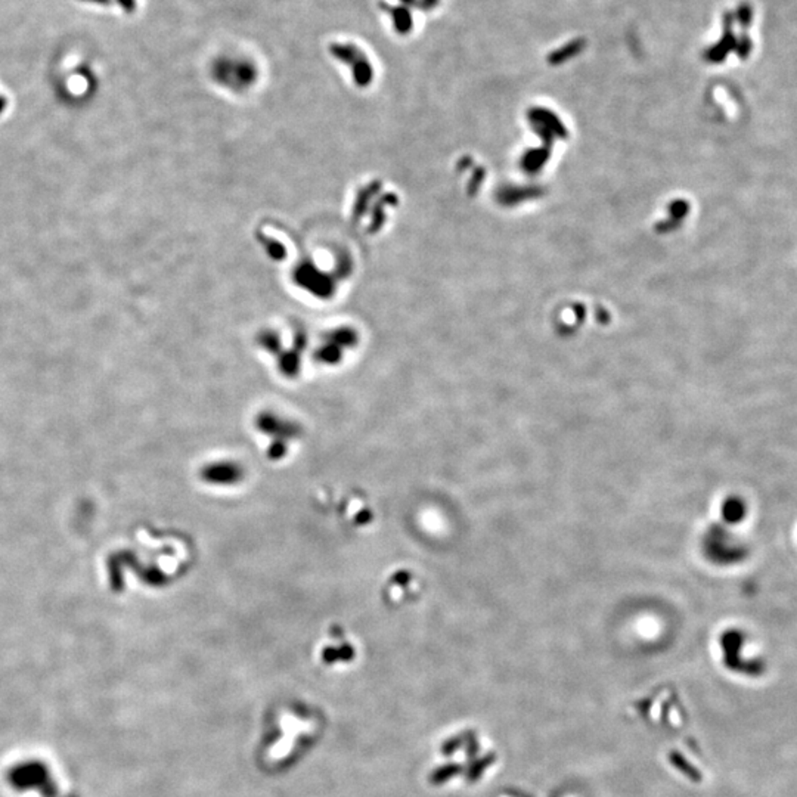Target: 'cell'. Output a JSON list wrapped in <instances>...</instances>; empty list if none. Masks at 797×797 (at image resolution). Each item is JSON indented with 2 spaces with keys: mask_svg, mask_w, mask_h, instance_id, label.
I'll use <instances>...</instances> for the list:
<instances>
[{
  "mask_svg": "<svg viewBox=\"0 0 797 797\" xmlns=\"http://www.w3.org/2000/svg\"><path fill=\"white\" fill-rule=\"evenodd\" d=\"M58 88L71 98H80L81 95L92 92L96 86V74L92 62L80 53H65L57 64Z\"/></svg>",
  "mask_w": 797,
  "mask_h": 797,
  "instance_id": "1",
  "label": "cell"
},
{
  "mask_svg": "<svg viewBox=\"0 0 797 797\" xmlns=\"http://www.w3.org/2000/svg\"><path fill=\"white\" fill-rule=\"evenodd\" d=\"M733 21H734L733 13H730V12L725 13V17H723V29H725V33H723L722 39L719 40V43L712 46V48L706 52V58H707L709 61H712V62L723 61L725 57L728 55V52H730L731 49H735V46H737V39H735V36H734V33H733Z\"/></svg>",
  "mask_w": 797,
  "mask_h": 797,
  "instance_id": "2",
  "label": "cell"
},
{
  "mask_svg": "<svg viewBox=\"0 0 797 797\" xmlns=\"http://www.w3.org/2000/svg\"><path fill=\"white\" fill-rule=\"evenodd\" d=\"M73 2L85 9L99 12H132L136 8V0H73Z\"/></svg>",
  "mask_w": 797,
  "mask_h": 797,
  "instance_id": "3",
  "label": "cell"
},
{
  "mask_svg": "<svg viewBox=\"0 0 797 797\" xmlns=\"http://www.w3.org/2000/svg\"><path fill=\"white\" fill-rule=\"evenodd\" d=\"M585 46H586V40H585V39H574V40H571L570 43H567V45H564V46H561L560 49L554 50L551 55H549L548 61L551 62L553 65L561 64V62H564V61H567V60L576 57L577 53H581Z\"/></svg>",
  "mask_w": 797,
  "mask_h": 797,
  "instance_id": "4",
  "label": "cell"
},
{
  "mask_svg": "<svg viewBox=\"0 0 797 797\" xmlns=\"http://www.w3.org/2000/svg\"><path fill=\"white\" fill-rule=\"evenodd\" d=\"M669 761L670 763L675 766L679 772H682L685 777H688L693 781H700L702 779V774L697 768H694L688 761H686L684 756L678 751H672L669 754Z\"/></svg>",
  "mask_w": 797,
  "mask_h": 797,
  "instance_id": "5",
  "label": "cell"
},
{
  "mask_svg": "<svg viewBox=\"0 0 797 797\" xmlns=\"http://www.w3.org/2000/svg\"><path fill=\"white\" fill-rule=\"evenodd\" d=\"M493 762H494V754L493 753H489L480 759H473L469 769H466V774H465L466 779H469L470 782L477 781L480 777L485 774L486 769L493 765Z\"/></svg>",
  "mask_w": 797,
  "mask_h": 797,
  "instance_id": "6",
  "label": "cell"
},
{
  "mask_svg": "<svg viewBox=\"0 0 797 797\" xmlns=\"http://www.w3.org/2000/svg\"><path fill=\"white\" fill-rule=\"evenodd\" d=\"M461 772H462V766H461V765L448 763V765H445V766H442V768H438L437 771L433 774L431 779H433V782H436V784H441V782H445V781H448V779H450V778H453V777H457V775H459Z\"/></svg>",
  "mask_w": 797,
  "mask_h": 797,
  "instance_id": "7",
  "label": "cell"
},
{
  "mask_svg": "<svg viewBox=\"0 0 797 797\" xmlns=\"http://www.w3.org/2000/svg\"><path fill=\"white\" fill-rule=\"evenodd\" d=\"M737 20L740 22V25L743 27V29H747L750 25L751 20H753V11L750 8L749 4H741L740 8L737 9Z\"/></svg>",
  "mask_w": 797,
  "mask_h": 797,
  "instance_id": "8",
  "label": "cell"
},
{
  "mask_svg": "<svg viewBox=\"0 0 797 797\" xmlns=\"http://www.w3.org/2000/svg\"><path fill=\"white\" fill-rule=\"evenodd\" d=\"M465 741H466V738L462 735L446 741V743L443 744V753L445 754H453L462 744H465Z\"/></svg>",
  "mask_w": 797,
  "mask_h": 797,
  "instance_id": "9",
  "label": "cell"
},
{
  "mask_svg": "<svg viewBox=\"0 0 797 797\" xmlns=\"http://www.w3.org/2000/svg\"><path fill=\"white\" fill-rule=\"evenodd\" d=\"M740 58H747V55L751 49V40L749 36H743L740 40H737V46H735Z\"/></svg>",
  "mask_w": 797,
  "mask_h": 797,
  "instance_id": "10",
  "label": "cell"
},
{
  "mask_svg": "<svg viewBox=\"0 0 797 797\" xmlns=\"http://www.w3.org/2000/svg\"><path fill=\"white\" fill-rule=\"evenodd\" d=\"M465 743H466V749H469V750H466V756H469L470 759H471V758L476 759V754H477V751H478L477 738H476L474 735H473V737H469V738H466Z\"/></svg>",
  "mask_w": 797,
  "mask_h": 797,
  "instance_id": "11",
  "label": "cell"
},
{
  "mask_svg": "<svg viewBox=\"0 0 797 797\" xmlns=\"http://www.w3.org/2000/svg\"><path fill=\"white\" fill-rule=\"evenodd\" d=\"M6 105H8V99H6V96L4 95V92H2V90H0V113H2V111H4V109H5V106H6Z\"/></svg>",
  "mask_w": 797,
  "mask_h": 797,
  "instance_id": "12",
  "label": "cell"
}]
</instances>
